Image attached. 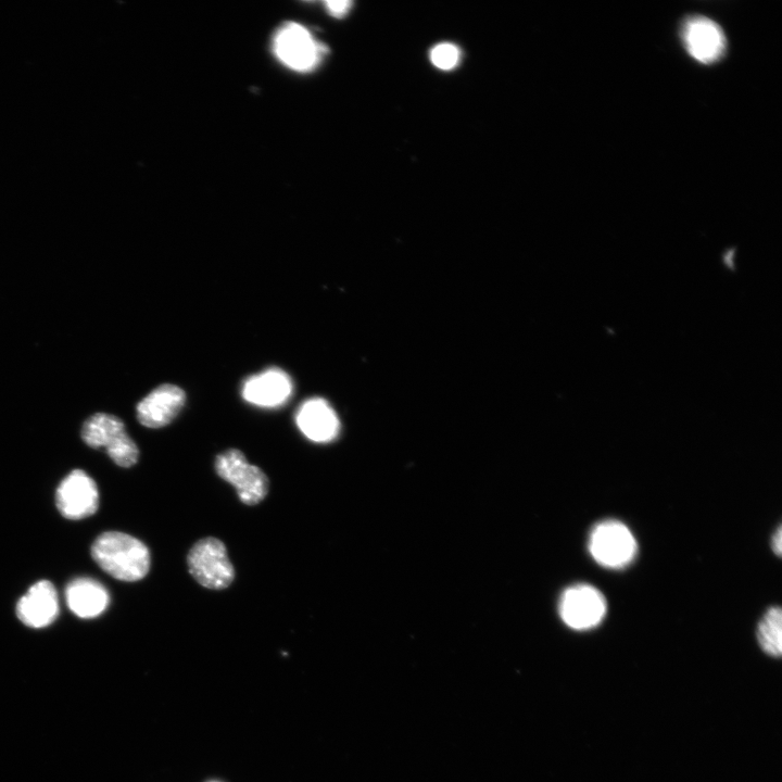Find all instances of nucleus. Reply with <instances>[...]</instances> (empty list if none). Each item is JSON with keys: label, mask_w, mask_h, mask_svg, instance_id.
<instances>
[{"label": "nucleus", "mask_w": 782, "mask_h": 782, "mask_svg": "<svg viewBox=\"0 0 782 782\" xmlns=\"http://www.w3.org/2000/svg\"><path fill=\"white\" fill-rule=\"evenodd\" d=\"M274 52L288 67L306 72L320 61L323 49L306 28L295 23L281 26L274 37Z\"/></svg>", "instance_id": "obj_7"}, {"label": "nucleus", "mask_w": 782, "mask_h": 782, "mask_svg": "<svg viewBox=\"0 0 782 782\" xmlns=\"http://www.w3.org/2000/svg\"><path fill=\"white\" fill-rule=\"evenodd\" d=\"M193 579L204 588L223 590L231 584L235 569L225 544L216 538H204L193 544L187 555Z\"/></svg>", "instance_id": "obj_3"}, {"label": "nucleus", "mask_w": 782, "mask_h": 782, "mask_svg": "<svg viewBox=\"0 0 782 782\" xmlns=\"http://www.w3.org/2000/svg\"><path fill=\"white\" fill-rule=\"evenodd\" d=\"M328 11L336 17L345 15L352 4L351 1H326L325 2Z\"/></svg>", "instance_id": "obj_17"}, {"label": "nucleus", "mask_w": 782, "mask_h": 782, "mask_svg": "<svg viewBox=\"0 0 782 782\" xmlns=\"http://www.w3.org/2000/svg\"><path fill=\"white\" fill-rule=\"evenodd\" d=\"M589 551L600 565L621 568L635 556L636 542L626 525L617 520H605L592 529Z\"/></svg>", "instance_id": "obj_5"}, {"label": "nucleus", "mask_w": 782, "mask_h": 782, "mask_svg": "<svg viewBox=\"0 0 782 782\" xmlns=\"http://www.w3.org/2000/svg\"><path fill=\"white\" fill-rule=\"evenodd\" d=\"M292 393V381L283 370L273 367L249 377L242 396L249 403L264 407L283 404Z\"/></svg>", "instance_id": "obj_12"}, {"label": "nucleus", "mask_w": 782, "mask_h": 782, "mask_svg": "<svg viewBox=\"0 0 782 782\" xmlns=\"http://www.w3.org/2000/svg\"><path fill=\"white\" fill-rule=\"evenodd\" d=\"M603 594L592 585L576 584L566 589L558 603L563 621L575 630H586L598 625L606 614Z\"/></svg>", "instance_id": "obj_6"}, {"label": "nucleus", "mask_w": 782, "mask_h": 782, "mask_svg": "<svg viewBox=\"0 0 782 782\" xmlns=\"http://www.w3.org/2000/svg\"><path fill=\"white\" fill-rule=\"evenodd\" d=\"M295 421L302 433L315 442H328L339 432V419L323 399L305 401L298 409Z\"/></svg>", "instance_id": "obj_13"}, {"label": "nucleus", "mask_w": 782, "mask_h": 782, "mask_svg": "<svg viewBox=\"0 0 782 782\" xmlns=\"http://www.w3.org/2000/svg\"><path fill=\"white\" fill-rule=\"evenodd\" d=\"M91 556L103 571L127 582L144 578L151 564L148 546L118 531H106L97 537L91 545Z\"/></svg>", "instance_id": "obj_1"}, {"label": "nucleus", "mask_w": 782, "mask_h": 782, "mask_svg": "<svg viewBox=\"0 0 782 782\" xmlns=\"http://www.w3.org/2000/svg\"><path fill=\"white\" fill-rule=\"evenodd\" d=\"M185 402L186 393L181 388L163 383L138 403V421L148 428L167 426L179 414Z\"/></svg>", "instance_id": "obj_10"}, {"label": "nucleus", "mask_w": 782, "mask_h": 782, "mask_svg": "<svg viewBox=\"0 0 782 782\" xmlns=\"http://www.w3.org/2000/svg\"><path fill=\"white\" fill-rule=\"evenodd\" d=\"M771 547H772L773 553H774L777 556H780V555H781V552H782V529H781V526H779V527L777 528L775 532H774L773 535H772V539H771Z\"/></svg>", "instance_id": "obj_18"}, {"label": "nucleus", "mask_w": 782, "mask_h": 782, "mask_svg": "<svg viewBox=\"0 0 782 782\" xmlns=\"http://www.w3.org/2000/svg\"><path fill=\"white\" fill-rule=\"evenodd\" d=\"M431 62L441 70H451L459 60V50L452 43H440L430 53Z\"/></svg>", "instance_id": "obj_16"}, {"label": "nucleus", "mask_w": 782, "mask_h": 782, "mask_svg": "<svg viewBox=\"0 0 782 782\" xmlns=\"http://www.w3.org/2000/svg\"><path fill=\"white\" fill-rule=\"evenodd\" d=\"M757 640L765 653L779 657L782 652V611L779 606L767 609L757 628Z\"/></svg>", "instance_id": "obj_15"}, {"label": "nucleus", "mask_w": 782, "mask_h": 782, "mask_svg": "<svg viewBox=\"0 0 782 782\" xmlns=\"http://www.w3.org/2000/svg\"><path fill=\"white\" fill-rule=\"evenodd\" d=\"M55 504L66 519L80 520L93 515L99 506L96 482L85 471L73 470L59 484Z\"/></svg>", "instance_id": "obj_8"}, {"label": "nucleus", "mask_w": 782, "mask_h": 782, "mask_svg": "<svg viewBox=\"0 0 782 782\" xmlns=\"http://www.w3.org/2000/svg\"><path fill=\"white\" fill-rule=\"evenodd\" d=\"M59 615V600L54 585L48 580L34 583L16 604V616L26 626L42 628Z\"/></svg>", "instance_id": "obj_11"}, {"label": "nucleus", "mask_w": 782, "mask_h": 782, "mask_svg": "<svg viewBox=\"0 0 782 782\" xmlns=\"http://www.w3.org/2000/svg\"><path fill=\"white\" fill-rule=\"evenodd\" d=\"M81 439L90 447H105L111 459L121 467H131L138 461L135 441L126 432L124 422L114 415L97 413L90 416L83 425Z\"/></svg>", "instance_id": "obj_2"}, {"label": "nucleus", "mask_w": 782, "mask_h": 782, "mask_svg": "<svg viewBox=\"0 0 782 782\" xmlns=\"http://www.w3.org/2000/svg\"><path fill=\"white\" fill-rule=\"evenodd\" d=\"M215 470L223 480L236 488L240 501L247 505L258 504L268 493L267 476L260 467L251 465L237 449L218 454Z\"/></svg>", "instance_id": "obj_4"}, {"label": "nucleus", "mask_w": 782, "mask_h": 782, "mask_svg": "<svg viewBox=\"0 0 782 782\" xmlns=\"http://www.w3.org/2000/svg\"><path fill=\"white\" fill-rule=\"evenodd\" d=\"M682 39L690 55L705 64L718 61L726 51L722 29L705 16L688 18L682 26Z\"/></svg>", "instance_id": "obj_9"}, {"label": "nucleus", "mask_w": 782, "mask_h": 782, "mask_svg": "<svg viewBox=\"0 0 782 782\" xmlns=\"http://www.w3.org/2000/svg\"><path fill=\"white\" fill-rule=\"evenodd\" d=\"M65 601L77 617L93 618L106 609L110 596L106 589L97 580L77 578L67 584Z\"/></svg>", "instance_id": "obj_14"}]
</instances>
